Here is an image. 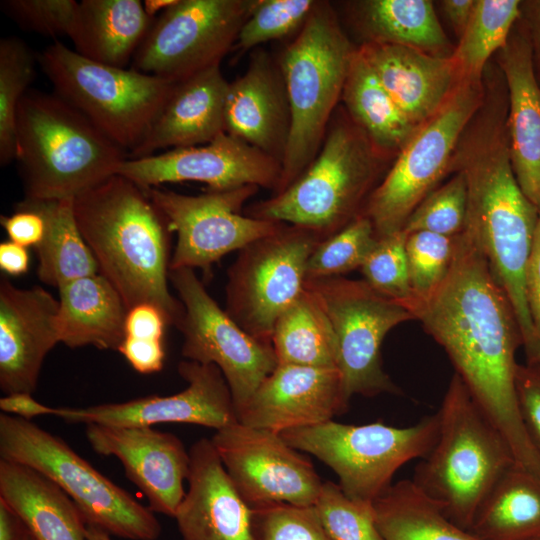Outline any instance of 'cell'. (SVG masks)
I'll return each mask as SVG.
<instances>
[{
  "label": "cell",
  "instance_id": "obj_1",
  "mask_svg": "<svg viewBox=\"0 0 540 540\" xmlns=\"http://www.w3.org/2000/svg\"><path fill=\"white\" fill-rule=\"evenodd\" d=\"M455 373L506 438L517 464L540 478V456L518 411L516 352L523 345L511 302L481 250L462 231L441 285L414 310Z\"/></svg>",
  "mask_w": 540,
  "mask_h": 540
},
{
  "label": "cell",
  "instance_id": "obj_2",
  "mask_svg": "<svg viewBox=\"0 0 540 540\" xmlns=\"http://www.w3.org/2000/svg\"><path fill=\"white\" fill-rule=\"evenodd\" d=\"M484 91L465 128L449 172L464 174L468 189L464 232L475 242L507 294L522 334L526 361L540 362V345L526 300V270L540 209L521 190L511 164L506 85Z\"/></svg>",
  "mask_w": 540,
  "mask_h": 540
},
{
  "label": "cell",
  "instance_id": "obj_3",
  "mask_svg": "<svg viewBox=\"0 0 540 540\" xmlns=\"http://www.w3.org/2000/svg\"><path fill=\"white\" fill-rule=\"evenodd\" d=\"M74 213L99 274L127 310L154 304L177 327L184 308L168 288L170 230L146 190L116 174L74 198Z\"/></svg>",
  "mask_w": 540,
  "mask_h": 540
},
{
  "label": "cell",
  "instance_id": "obj_4",
  "mask_svg": "<svg viewBox=\"0 0 540 540\" xmlns=\"http://www.w3.org/2000/svg\"><path fill=\"white\" fill-rule=\"evenodd\" d=\"M128 154L57 94L28 90L16 120L25 197L74 199L117 174Z\"/></svg>",
  "mask_w": 540,
  "mask_h": 540
},
{
  "label": "cell",
  "instance_id": "obj_5",
  "mask_svg": "<svg viewBox=\"0 0 540 540\" xmlns=\"http://www.w3.org/2000/svg\"><path fill=\"white\" fill-rule=\"evenodd\" d=\"M437 414L436 442L411 480L450 520L469 530L484 499L516 461L506 438L456 373Z\"/></svg>",
  "mask_w": 540,
  "mask_h": 540
},
{
  "label": "cell",
  "instance_id": "obj_6",
  "mask_svg": "<svg viewBox=\"0 0 540 540\" xmlns=\"http://www.w3.org/2000/svg\"><path fill=\"white\" fill-rule=\"evenodd\" d=\"M354 48L331 4L318 1L302 29L280 54L291 127L277 194L310 165L341 100Z\"/></svg>",
  "mask_w": 540,
  "mask_h": 540
},
{
  "label": "cell",
  "instance_id": "obj_7",
  "mask_svg": "<svg viewBox=\"0 0 540 540\" xmlns=\"http://www.w3.org/2000/svg\"><path fill=\"white\" fill-rule=\"evenodd\" d=\"M375 148L348 117L333 115L317 155L285 190L246 215L309 229L323 240L359 216L374 190Z\"/></svg>",
  "mask_w": 540,
  "mask_h": 540
},
{
  "label": "cell",
  "instance_id": "obj_8",
  "mask_svg": "<svg viewBox=\"0 0 540 540\" xmlns=\"http://www.w3.org/2000/svg\"><path fill=\"white\" fill-rule=\"evenodd\" d=\"M36 57L55 94L130 153L143 141L175 86L133 68L91 61L60 42Z\"/></svg>",
  "mask_w": 540,
  "mask_h": 540
},
{
  "label": "cell",
  "instance_id": "obj_9",
  "mask_svg": "<svg viewBox=\"0 0 540 540\" xmlns=\"http://www.w3.org/2000/svg\"><path fill=\"white\" fill-rule=\"evenodd\" d=\"M1 459L29 466L59 486L87 525L129 540H156L161 525L150 508L105 477L61 438L11 414L0 415Z\"/></svg>",
  "mask_w": 540,
  "mask_h": 540
},
{
  "label": "cell",
  "instance_id": "obj_10",
  "mask_svg": "<svg viewBox=\"0 0 540 540\" xmlns=\"http://www.w3.org/2000/svg\"><path fill=\"white\" fill-rule=\"evenodd\" d=\"M438 428L435 413L402 428L383 422L351 425L330 420L279 434L294 449L314 455L329 466L347 497L373 503L392 485L401 466L429 453Z\"/></svg>",
  "mask_w": 540,
  "mask_h": 540
},
{
  "label": "cell",
  "instance_id": "obj_11",
  "mask_svg": "<svg viewBox=\"0 0 540 540\" xmlns=\"http://www.w3.org/2000/svg\"><path fill=\"white\" fill-rule=\"evenodd\" d=\"M483 98L481 82L461 80L441 109L400 149L362 211L372 222L377 238L403 230L413 210L449 172L460 137Z\"/></svg>",
  "mask_w": 540,
  "mask_h": 540
},
{
  "label": "cell",
  "instance_id": "obj_12",
  "mask_svg": "<svg viewBox=\"0 0 540 540\" xmlns=\"http://www.w3.org/2000/svg\"><path fill=\"white\" fill-rule=\"evenodd\" d=\"M305 290L333 331L345 402L349 405L354 395L399 394L400 389L383 369L381 346L388 332L414 320L413 314L364 280L341 276L307 279Z\"/></svg>",
  "mask_w": 540,
  "mask_h": 540
},
{
  "label": "cell",
  "instance_id": "obj_13",
  "mask_svg": "<svg viewBox=\"0 0 540 540\" xmlns=\"http://www.w3.org/2000/svg\"><path fill=\"white\" fill-rule=\"evenodd\" d=\"M322 240L314 231L284 224L240 250L228 270L226 313L271 343L277 319L304 292L308 259Z\"/></svg>",
  "mask_w": 540,
  "mask_h": 540
},
{
  "label": "cell",
  "instance_id": "obj_14",
  "mask_svg": "<svg viewBox=\"0 0 540 540\" xmlns=\"http://www.w3.org/2000/svg\"><path fill=\"white\" fill-rule=\"evenodd\" d=\"M256 0H175L153 20L133 69L179 83L215 65L234 48Z\"/></svg>",
  "mask_w": 540,
  "mask_h": 540
},
{
  "label": "cell",
  "instance_id": "obj_15",
  "mask_svg": "<svg viewBox=\"0 0 540 540\" xmlns=\"http://www.w3.org/2000/svg\"><path fill=\"white\" fill-rule=\"evenodd\" d=\"M169 280L184 308L177 325L183 357L220 369L239 415L278 365L272 343L243 330L208 294L194 269L169 270Z\"/></svg>",
  "mask_w": 540,
  "mask_h": 540
},
{
  "label": "cell",
  "instance_id": "obj_16",
  "mask_svg": "<svg viewBox=\"0 0 540 540\" xmlns=\"http://www.w3.org/2000/svg\"><path fill=\"white\" fill-rule=\"evenodd\" d=\"M259 187L247 185L201 195H184L157 187L145 189L177 234L169 270L201 268L208 272L224 255L269 236L285 223L243 215L244 203Z\"/></svg>",
  "mask_w": 540,
  "mask_h": 540
},
{
  "label": "cell",
  "instance_id": "obj_17",
  "mask_svg": "<svg viewBox=\"0 0 540 540\" xmlns=\"http://www.w3.org/2000/svg\"><path fill=\"white\" fill-rule=\"evenodd\" d=\"M210 440L250 507L271 502L314 506L323 482L311 461L279 433L238 422L216 430Z\"/></svg>",
  "mask_w": 540,
  "mask_h": 540
},
{
  "label": "cell",
  "instance_id": "obj_18",
  "mask_svg": "<svg viewBox=\"0 0 540 540\" xmlns=\"http://www.w3.org/2000/svg\"><path fill=\"white\" fill-rule=\"evenodd\" d=\"M282 167L275 158L224 132L202 146L170 149L158 155L128 158L117 174L143 189L166 183L201 182L210 191L247 185L276 191Z\"/></svg>",
  "mask_w": 540,
  "mask_h": 540
},
{
  "label": "cell",
  "instance_id": "obj_19",
  "mask_svg": "<svg viewBox=\"0 0 540 540\" xmlns=\"http://www.w3.org/2000/svg\"><path fill=\"white\" fill-rule=\"evenodd\" d=\"M178 372L188 385L176 394L81 408L58 407L53 415L72 424L152 427L186 423L215 430L239 422L230 388L217 366L184 360Z\"/></svg>",
  "mask_w": 540,
  "mask_h": 540
},
{
  "label": "cell",
  "instance_id": "obj_20",
  "mask_svg": "<svg viewBox=\"0 0 540 540\" xmlns=\"http://www.w3.org/2000/svg\"><path fill=\"white\" fill-rule=\"evenodd\" d=\"M85 434L96 453L120 460L153 512L175 516L190 468L189 451L177 436L147 426L99 424L86 425Z\"/></svg>",
  "mask_w": 540,
  "mask_h": 540
},
{
  "label": "cell",
  "instance_id": "obj_21",
  "mask_svg": "<svg viewBox=\"0 0 540 540\" xmlns=\"http://www.w3.org/2000/svg\"><path fill=\"white\" fill-rule=\"evenodd\" d=\"M59 301L41 287L0 282V388L32 393L46 355L59 343Z\"/></svg>",
  "mask_w": 540,
  "mask_h": 540
},
{
  "label": "cell",
  "instance_id": "obj_22",
  "mask_svg": "<svg viewBox=\"0 0 540 540\" xmlns=\"http://www.w3.org/2000/svg\"><path fill=\"white\" fill-rule=\"evenodd\" d=\"M337 368L277 365L239 413V422L281 433L321 424L348 409Z\"/></svg>",
  "mask_w": 540,
  "mask_h": 540
},
{
  "label": "cell",
  "instance_id": "obj_23",
  "mask_svg": "<svg viewBox=\"0 0 540 540\" xmlns=\"http://www.w3.org/2000/svg\"><path fill=\"white\" fill-rule=\"evenodd\" d=\"M189 488L174 518L182 540H257L250 506L230 480L210 439L189 449Z\"/></svg>",
  "mask_w": 540,
  "mask_h": 540
},
{
  "label": "cell",
  "instance_id": "obj_24",
  "mask_svg": "<svg viewBox=\"0 0 540 540\" xmlns=\"http://www.w3.org/2000/svg\"><path fill=\"white\" fill-rule=\"evenodd\" d=\"M290 127V105L279 61L265 50L253 52L246 71L229 82L226 132L282 163Z\"/></svg>",
  "mask_w": 540,
  "mask_h": 540
},
{
  "label": "cell",
  "instance_id": "obj_25",
  "mask_svg": "<svg viewBox=\"0 0 540 540\" xmlns=\"http://www.w3.org/2000/svg\"><path fill=\"white\" fill-rule=\"evenodd\" d=\"M498 63L508 93L507 127L512 169L523 193L540 209V84L522 17L498 51Z\"/></svg>",
  "mask_w": 540,
  "mask_h": 540
},
{
  "label": "cell",
  "instance_id": "obj_26",
  "mask_svg": "<svg viewBox=\"0 0 540 540\" xmlns=\"http://www.w3.org/2000/svg\"><path fill=\"white\" fill-rule=\"evenodd\" d=\"M382 86L407 118L419 127L446 103L460 82L451 57L384 43L359 48Z\"/></svg>",
  "mask_w": 540,
  "mask_h": 540
},
{
  "label": "cell",
  "instance_id": "obj_27",
  "mask_svg": "<svg viewBox=\"0 0 540 540\" xmlns=\"http://www.w3.org/2000/svg\"><path fill=\"white\" fill-rule=\"evenodd\" d=\"M228 85L220 65L176 83L147 135L129 158L147 157L164 148L207 144L226 132Z\"/></svg>",
  "mask_w": 540,
  "mask_h": 540
},
{
  "label": "cell",
  "instance_id": "obj_28",
  "mask_svg": "<svg viewBox=\"0 0 540 540\" xmlns=\"http://www.w3.org/2000/svg\"><path fill=\"white\" fill-rule=\"evenodd\" d=\"M59 289V341L70 348L94 346L118 350L125 337L127 308L115 287L97 273L62 284Z\"/></svg>",
  "mask_w": 540,
  "mask_h": 540
},
{
  "label": "cell",
  "instance_id": "obj_29",
  "mask_svg": "<svg viewBox=\"0 0 540 540\" xmlns=\"http://www.w3.org/2000/svg\"><path fill=\"white\" fill-rule=\"evenodd\" d=\"M0 499L22 518L36 540H87L86 523L73 500L29 466L0 460Z\"/></svg>",
  "mask_w": 540,
  "mask_h": 540
},
{
  "label": "cell",
  "instance_id": "obj_30",
  "mask_svg": "<svg viewBox=\"0 0 540 540\" xmlns=\"http://www.w3.org/2000/svg\"><path fill=\"white\" fill-rule=\"evenodd\" d=\"M152 22L138 0H82L68 37L82 57L125 68Z\"/></svg>",
  "mask_w": 540,
  "mask_h": 540
},
{
  "label": "cell",
  "instance_id": "obj_31",
  "mask_svg": "<svg viewBox=\"0 0 540 540\" xmlns=\"http://www.w3.org/2000/svg\"><path fill=\"white\" fill-rule=\"evenodd\" d=\"M352 11L365 43L407 46L443 58L453 54L429 0H365L355 2Z\"/></svg>",
  "mask_w": 540,
  "mask_h": 540
},
{
  "label": "cell",
  "instance_id": "obj_32",
  "mask_svg": "<svg viewBox=\"0 0 540 540\" xmlns=\"http://www.w3.org/2000/svg\"><path fill=\"white\" fill-rule=\"evenodd\" d=\"M468 531L480 540L540 539V478L513 463L484 499Z\"/></svg>",
  "mask_w": 540,
  "mask_h": 540
},
{
  "label": "cell",
  "instance_id": "obj_33",
  "mask_svg": "<svg viewBox=\"0 0 540 540\" xmlns=\"http://www.w3.org/2000/svg\"><path fill=\"white\" fill-rule=\"evenodd\" d=\"M341 100L376 151L401 149L418 129L403 113L356 48Z\"/></svg>",
  "mask_w": 540,
  "mask_h": 540
},
{
  "label": "cell",
  "instance_id": "obj_34",
  "mask_svg": "<svg viewBox=\"0 0 540 540\" xmlns=\"http://www.w3.org/2000/svg\"><path fill=\"white\" fill-rule=\"evenodd\" d=\"M20 203L37 211L45 221V234L35 248L39 279L55 287L99 273L97 262L76 221L74 199L34 200Z\"/></svg>",
  "mask_w": 540,
  "mask_h": 540
},
{
  "label": "cell",
  "instance_id": "obj_35",
  "mask_svg": "<svg viewBox=\"0 0 540 540\" xmlns=\"http://www.w3.org/2000/svg\"><path fill=\"white\" fill-rule=\"evenodd\" d=\"M373 507L384 540H480L450 520L412 480L392 484Z\"/></svg>",
  "mask_w": 540,
  "mask_h": 540
},
{
  "label": "cell",
  "instance_id": "obj_36",
  "mask_svg": "<svg viewBox=\"0 0 540 540\" xmlns=\"http://www.w3.org/2000/svg\"><path fill=\"white\" fill-rule=\"evenodd\" d=\"M271 343L278 365L337 368V347L329 321L305 289L277 319Z\"/></svg>",
  "mask_w": 540,
  "mask_h": 540
},
{
  "label": "cell",
  "instance_id": "obj_37",
  "mask_svg": "<svg viewBox=\"0 0 540 540\" xmlns=\"http://www.w3.org/2000/svg\"><path fill=\"white\" fill-rule=\"evenodd\" d=\"M520 17L521 1H475L471 18L451 56L460 81L481 82L487 61L506 44Z\"/></svg>",
  "mask_w": 540,
  "mask_h": 540
},
{
  "label": "cell",
  "instance_id": "obj_38",
  "mask_svg": "<svg viewBox=\"0 0 540 540\" xmlns=\"http://www.w3.org/2000/svg\"><path fill=\"white\" fill-rule=\"evenodd\" d=\"M36 54L20 38L0 40V163L16 159V120L19 103L34 76Z\"/></svg>",
  "mask_w": 540,
  "mask_h": 540
},
{
  "label": "cell",
  "instance_id": "obj_39",
  "mask_svg": "<svg viewBox=\"0 0 540 540\" xmlns=\"http://www.w3.org/2000/svg\"><path fill=\"white\" fill-rule=\"evenodd\" d=\"M377 240L372 222L361 213L319 243L308 259L307 279L341 276L360 269Z\"/></svg>",
  "mask_w": 540,
  "mask_h": 540
},
{
  "label": "cell",
  "instance_id": "obj_40",
  "mask_svg": "<svg viewBox=\"0 0 540 540\" xmlns=\"http://www.w3.org/2000/svg\"><path fill=\"white\" fill-rule=\"evenodd\" d=\"M406 239L403 230L378 238L360 270L364 281L375 291L413 314L416 298L410 284Z\"/></svg>",
  "mask_w": 540,
  "mask_h": 540
},
{
  "label": "cell",
  "instance_id": "obj_41",
  "mask_svg": "<svg viewBox=\"0 0 540 540\" xmlns=\"http://www.w3.org/2000/svg\"><path fill=\"white\" fill-rule=\"evenodd\" d=\"M315 0H256L234 48L241 52L297 34L315 8Z\"/></svg>",
  "mask_w": 540,
  "mask_h": 540
},
{
  "label": "cell",
  "instance_id": "obj_42",
  "mask_svg": "<svg viewBox=\"0 0 540 540\" xmlns=\"http://www.w3.org/2000/svg\"><path fill=\"white\" fill-rule=\"evenodd\" d=\"M468 189L464 174L455 175L444 185L434 189L413 210L403 231L408 235L427 231L444 236H456L465 227Z\"/></svg>",
  "mask_w": 540,
  "mask_h": 540
},
{
  "label": "cell",
  "instance_id": "obj_43",
  "mask_svg": "<svg viewBox=\"0 0 540 540\" xmlns=\"http://www.w3.org/2000/svg\"><path fill=\"white\" fill-rule=\"evenodd\" d=\"M314 509L333 540H384L373 503L350 499L337 483L323 482Z\"/></svg>",
  "mask_w": 540,
  "mask_h": 540
},
{
  "label": "cell",
  "instance_id": "obj_44",
  "mask_svg": "<svg viewBox=\"0 0 540 540\" xmlns=\"http://www.w3.org/2000/svg\"><path fill=\"white\" fill-rule=\"evenodd\" d=\"M455 242L456 236L427 231L407 235L406 256L416 304L428 298L444 281L453 260Z\"/></svg>",
  "mask_w": 540,
  "mask_h": 540
},
{
  "label": "cell",
  "instance_id": "obj_45",
  "mask_svg": "<svg viewBox=\"0 0 540 540\" xmlns=\"http://www.w3.org/2000/svg\"><path fill=\"white\" fill-rule=\"evenodd\" d=\"M250 508L257 540H333L314 506L271 502Z\"/></svg>",
  "mask_w": 540,
  "mask_h": 540
},
{
  "label": "cell",
  "instance_id": "obj_46",
  "mask_svg": "<svg viewBox=\"0 0 540 540\" xmlns=\"http://www.w3.org/2000/svg\"><path fill=\"white\" fill-rule=\"evenodd\" d=\"M79 2L74 0H4L0 7L21 29L44 36H69Z\"/></svg>",
  "mask_w": 540,
  "mask_h": 540
},
{
  "label": "cell",
  "instance_id": "obj_47",
  "mask_svg": "<svg viewBox=\"0 0 540 540\" xmlns=\"http://www.w3.org/2000/svg\"><path fill=\"white\" fill-rule=\"evenodd\" d=\"M515 386L522 424L540 456V362L519 363Z\"/></svg>",
  "mask_w": 540,
  "mask_h": 540
},
{
  "label": "cell",
  "instance_id": "obj_48",
  "mask_svg": "<svg viewBox=\"0 0 540 540\" xmlns=\"http://www.w3.org/2000/svg\"><path fill=\"white\" fill-rule=\"evenodd\" d=\"M2 227L10 241L24 247L36 248L45 234V221L37 211L22 205H15V211L10 216H1Z\"/></svg>",
  "mask_w": 540,
  "mask_h": 540
},
{
  "label": "cell",
  "instance_id": "obj_49",
  "mask_svg": "<svg viewBox=\"0 0 540 540\" xmlns=\"http://www.w3.org/2000/svg\"><path fill=\"white\" fill-rule=\"evenodd\" d=\"M118 351L139 373L150 374L162 369L165 351L162 340L125 336Z\"/></svg>",
  "mask_w": 540,
  "mask_h": 540
},
{
  "label": "cell",
  "instance_id": "obj_50",
  "mask_svg": "<svg viewBox=\"0 0 540 540\" xmlns=\"http://www.w3.org/2000/svg\"><path fill=\"white\" fill-rule=\"evenodd\" d=\"M167 325L166 317L160 308L151 303H140L127 311L125 336L162 340Z\"/></svg>",
  "mask_w": 540,
  "mask_h": 540
},
{
  "label": "cell",
  "instance_id": "obj_51",
  "mask_svg": "<svg viewBox=\"0 0 540 540\" xmlns=\"http://www.w3.org/2000/svg\"><path fill=\"white\" fill-rule=\"evenodd\" d=\"M525 284L528 310L540 345V214L526 270Z\"/></svg>",
  "mask_w": 540,
  "mask_h": 540
},
{
  "label": "cell",
  "instance_id": "obj_52",
  "mask_svg": "<svg viewBox=\"0 0 540 540\" xmlns=\"http://www.w3.org/2000/svg\"><path fill=\"white\" fill-rule=\"evenodd\" d=\"M0 409L6 414L31 420L37 416L53 415L55 408L38 402L30 393L19 392L2 397Z\"/></svg>",
  "mask_w": 540,
  "mask_h": 540
},
{
  "label": "cell",
  "instance_id": "obj_53",
  "mask_svg": "<svg viewBox=\"0 0 540 540\" xmlns=\"http://www.w3.org/2000/svg\"><path fill=\"white\" fill-rule=\"evenodd\" d=\"M521 17L528 30L534 70L540 84V0L521 1Z\"/></svg>",
  "mask_w": 540,
  "mask_h": 540
},
{
  "label": "cell",
  "instance_id": "obj_54",
  "mask_svg": "<svg viewBox=\"0 0 540 540\" xmlns=\"http://www.w3.org/2000/svg\"><path fill=\"white\" fill-rule=\"evenodd\" d=\"M30 256L27 247L13 241L0 244V268L6 274L19 276L29 269Z\"/></svg>",
  "mask_w": 540,
  "mask_h": 540
},
{
  "label": "cell",
  "instance_id": "obj_55",
  "mask_svg": "<svg viewBox=\"0 0 540 540\" xmlns=\"http://www.w3.org/2000/svg\"><path fill=\"white\" fill-rule=\"evenodd\" d=\"M31 533L22 518L0 499V540H29Z\"/></svg>",
  "mask_w": 540,
  "mask_h": 540
},
{
  "label": "cell",
  "instance_id": "obj_56",
  "mask_svg": "<svg viewBox=\"0 0 540 540\" xmlns=\"http://www.w3.org/2000/svg\"><path fill=\"white\" fill-rule=\"evenodd\" d=\"M443 11L457 33L464 32L474 9L473 0H445L441 2Z\"/></svg>",
  "mask_w": 540,
  "mask_h": 540
},
{
  "label": "cell",
  "instance_id": "obj_57",
  "mask_svg": "<svg viewBox=\"0 0 540 540\" xmlns=\"http://www.w3.org/2000/svg\"><path fill=\"white\" fill-rule=\"evenodd\" d=\"M175 0H149L145 1L144 7L147 13L152 17L155 12H162L171 6Z\"/></svg>",
  "mask_w": 540,
  "mask_h": 540
},
{
  "label": "cell",
  "instance_id": "obj_58",
  "mask_svg": "<svg viewBox=\"0 0 540 540\" xmlns=\"http://www.w3.org/2000/svg\"><path fill=\"white\" fill-rule=\"evenodd\" d=\"M85 534L87 540H112L110 534L93 525L86 524Z\"/></svg>",
  "mask_w": 540,
  "mask_h": 540
},
{
  "label": "cell",
  "instance_id": "obj_59",
  "mask_svg": "<svg viewBox=\"0 0 540 540\" xmlns=\"http://www.w3.org/2000/svg\"><path fill=\"white\" fill-rule=\"evenodd\" d=\"M29 540H36V539H35V538L33 537V535L31 534V537H30Z\"/></svg>",
  "mask_w": 540,
  "mask_h": 540
},
{
  "label": "cell",
  "instance_id": "obj_60",
  "mask_svg": "<svg viewBox=\"0 0 540 540\" xmlns=\"http://www.w3.org/2000/svg\"><path fill=\"white\" fill-rule=\"evenodd\" d=\"M534 540H540V539H534Z\"/></svg>",
  "mask_w": 540,
  "mask_h": 540
}]
</instances>
